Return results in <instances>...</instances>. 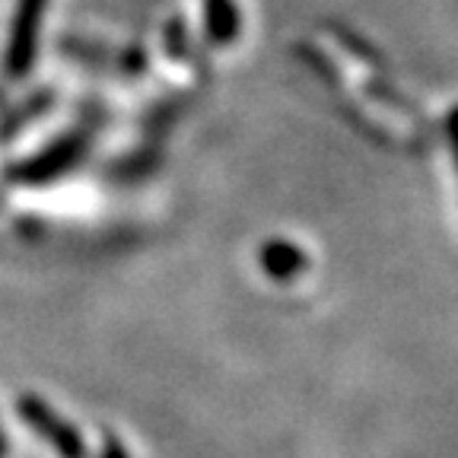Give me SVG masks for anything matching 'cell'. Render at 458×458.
Wrapping results in <instances>:
<instances>
[{
    "instance_id": "1",
    "label": "cell",
    "mask_w": 458,
    "mask_h": 458,
    "mask_svg": "<svg viewBox=\"0 0 458 458\" xmlns=\"http://www.w3.org/2000/svg\"><path fill=\"white\" fill-rule=\"evenodd\" d=\"M38 16H42V0H22L20 16H16V26H13V38H10V57H7V71L13 77L32 64Z\"/></svg>"
},
{
    "instance_id": "2",
    "label": "cell",
    "mask_w": 458,
    "mask_h": 458,
    "mask_svg": "<svg viewBox=\"0 0 458 458\" xmlns=\"http://www.w3.org/2000/svg\"><path fill=\"white\" fill-rule=\"evenodd\" d=\"M20 411H22V417L32 423V427L42 429L45 439H51V443L57 445V452H61L64 458H80V455H83V445H80L77 433H71V429L57 420L55 414H48V408H42L36 398H22Z\"/></svg>"
},
{
    "instance_id": "3",
    "label": "cell",
    "mask_w": 458,
    "mask_h": 458,
    "mask_svg": "<svg viewBox=\"0 0 458 458\" xmlns=\"http://www.w3.org/2000/svg\"><path fill=\"white\" fill-rule=\"evenodd\" d=\"M306 265V258L300 255V251L293 249V245L286 242H274L265 249V267L271 274H280V277H290V274H296L300 267Z\"/></svg>"
},
{
    "instance_id": "4",
    "label": "cell",
    "mask_w": 458,
    "mask_h": 458,
    "mask_svg": "<svg viewBox=\"0 0 458 458\" xmlns=\"http://www.w3.org/2000/svg\"><path fill=\"white\" fill-rule=\"evenodd\" d=\"M449 140H452V150H455V163H458V108L449 114Z\"/></svg>"
},
{
    "instance_id": "5",
    "label": "cell",
    "mask_w": 458,
    "mask_h": 458,
    "mask_svg": "<svg viewBox=\"0 0 458 458\" xmlns=\"http://www.w3.org/2000/svg\"><path fill=\"white\" fill-rule=\"evenodd\" d=\"M108 458H122V452H118V449L112 445V449H108Z\"/></svg>"
}]
</instances>
